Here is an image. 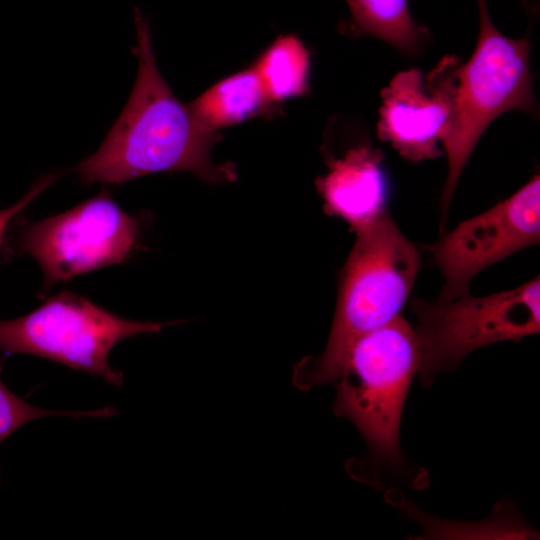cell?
I'll list each match as a JSON object with an SVG mask.
<instances>
[{
    "instance_id": "obj_1",
    "label": "cell",
    "mask_w": 540,
    "mask_h": 540,
    "mask_svg": "<svg viewBox=\"0 0 540 540\" xmlns=\"http://www.w3.org/2000/svg\"><path fill=\"white\" fill-rule=\"evenodd\" d=\"M138 72L128 101L98 150L75 172L86 184H123L138 177L187 171L206 182L236 178L230 164H218L211 149L218 131L204 126L163 79L153 54L149 24L135 9Z\"/></svg>"
},
{
    "instance_id": "obj_2",
    "label": "cell",
    "mask_w": 540,
    "mask_h": 540,
    "mask_svg": "<svg viewBox=\"0 0 540 540\" xmlns=\"http://www.w3.org/2000/svg\"><path fill=\"white\" fill-rule=\"evenodd\" d=\"M354 231L326 348L317 360L296 368L300 389L335 382L357 339L399 315L418 275L419 253L387 210Z\"/></svg>"
},
{
    "instance_id": "obj_3",
    "label": "cell",
    "mask_w": 540,
    "mask_h": 540,
    "mask_svg": "<svg viewBox=\"0 0 540 540\" xmlns=\"http://www.w3.org/2000/svg\"><path fill=\"white\" fill-rule=\"evenodd\" d=\"M479 37L458 75L451 131L443 143L448 171L442 191L443 215L478 140L499 115L510 110L534 112L536 97L530 72L529 37L512 39L493 24L487 0H477Z\"/></svg>"
},
{
    "instance_id": "obj_4",
    "label": "cell",
    "mask_w": 540,
    "mask_h": 540,
    "mask_svg": "<svg viewBox=\"0 0 540 540\" xmlns=\"http://www.w3.org/2000/svg\"><path fill=\"white\" fill-rule=\"evenodd\" d=\"M418 367L414 329L398 315L357 339L335 381V413L353 422L381 461H400L401 413Z\"/></svg>"
},
{
    "instance_id": "obj_5",
    "label": "cell",
    "mask_w": 540,
    "mask_h": 540,
    "mask_svg": "<svg viewBox=\"0 0 540 540\" xmlns=\"http://www.w3.org/2000/svg\"><path fill=\"white\" fill-rule=\"evenodd\" d=\"M176 322L134 321L120 317L73 292H60L25 316L0 319V350L31 354L86 371L120 386L121 371L108 362L122 340L158 333Z\"/></svg>"
},
{
    "instance_id": "obj_6",
    "label": "cell",
    "mask_w": 540,
    "mask_h": 540,
    "mask_svg": "<svg viewBox=\"0 0 540 540\" xmlns=\"http://www.w3.org/2000/svg\"><path fill=\"white\" fill-rule=\"evenodd\" d=\"M417 317L418 372L423 385L455 367L467 354L495 342L539 333V276L511 290L483 297L469 293L433 303L413 299Z\"/></svg>"
},
{
    "instance_id": "obj_7",
    "label": "cell",
    "mask_w": 540,
    "mask_h": 540,
    "mask_svg": "<svg viewBox=\"0 0 540 540\" xmlns=\"http://www.w3.org/2000/svg\"><path fill=\"white\" fill-rule=\"evenodd\" d=\"M16 248L43 273L42 293L55 284L126 262L137 249L141 224L107 190L40 221H22Z\"/></svg>"
},
{
    "instance_id": "obj_8",
    "label": "cell",
    "mask_w": 540,
    "mask_h": 540,
    "mask_svg": "<svg viewBox=\"0 0 540 540\" xmlns=\"http://www.w3.org/2000/svg\"><path fill=\"white\" fill-rule=\"evenodd\" d=\"M539 239L540 180L535 175L512 196L460 223L433 246L434 263L445 279L437 301L468 294L478 272Z\"/></svg>"
},
{
    "instance_id": "obj_9",
    "label": "cell",
    "mask_w": 540,
    "mask_h": 540,
    "mask_svg": "<svg viewBox=\"0 0 540 540\" xmlns=\"http://www.w3.org/2000/svg\"><path fill=\"white\" fill-rule=\"evenodd\" d=\"M461 61L446 55L428 72L398 73L381 92L377 124L381 140L418 162L442 155L454 118Z\"/></svg>"
},
{
    "instance_id": "obj_10",
    "label": "cell",
    "mask_w": 540,
    "mask_h": 540,
    "mask_svg": "<svg viewBox=\"0 0 540 540\" xmlns=\"http://www.w3.org/2000/svg\"><path fill=\"white\" fill-rule=\"evenodd\" d=\"M383 155L363 145L334 160L318 189L329 214L346 220L353 230L368 225L386 211Z\"/></svg>"
},
{
    "instance_id": "obj_11",
    "label": "cell",
    "mask_w": 540,
    "mask_h": 540,
    "mask_svg": "<svg viewBox=\"0 0 540 540\" xmlns=\"http://www.w3.org/2000/svg\"><path fill=\"white\" fill-rule=\"evenodd\" d=\"M269 103L251 67L215 83L188 106L200 123L218 131L260 114Z\"/></svg>"
},
{
    "instance_id": "obj_12",
    "label": "cell",
    "mask_w": 540,
    "mask_h": 540,
    "mask_svg": "<svg viewBox=\"0 0 540 540\" xmlns=\"http://www.w3.org/2000/svg\"><path fill=\"white\" fill-rule=\"evenodd\" d=\"M352 26L361 34L381 39L401 52L416 53L430 38L412 17L408 0H346Z\"/></svg>"
},
{
    "instance_id": "obj_13",
    "label": "cell",
    "mask_w": 540,
    "mask_h": 540,
    "mask_svg": "<svg viewBox=\"0 0 540 540\" xmlns=\"http://www.w3.org/2000/svg\"><path fill=\"white\" fill-rule=\"evenodd\" d=\"M253 68L269 101H283L306 91L310 56L296 36H280L261 54Z\"/></svg>"
},
{
    "instance_id": "obj_14",
    "label": "cell",
    "mask_w": 540,
    "mask_h": 540,
    "mask_svg": "<svg viewBox=\"0 0 540 540\" xmlns=\"http://www.w3.org/2000/svg\"><path fill=\"white\" fill-rule=\"evenodd\" d=\"M116 409L106 407L87 411H58L35 407L15 395L0 380V444L14 431L35 419L49 416L110 417Z\"/></svg>"
},
{
    "instance_id": "obj_15",
    "label": "cell",
    "mask_w": 540,
    "mask_h": 540,
    "mask_svg": "<svg viewBox=\"0 0 540 540\" xmlns=\"http://www.w3.org/2000/svg\"><path fill=\"white\" fill-rule=\"evenodd\" d=\"M59 173L48 174L38 179L29 190L15 204L0 210V259L3 252L5 238L11 222L45 189L51 186L58 178Z\"/></svg>"
}]
</instances>
